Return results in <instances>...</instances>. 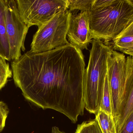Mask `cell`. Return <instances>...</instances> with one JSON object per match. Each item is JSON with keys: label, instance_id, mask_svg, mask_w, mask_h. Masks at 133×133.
<instances>
[{"label": "cell", "instance_id": "cell-1", "mask_svg": "<svg viewBox=\"0 0 133 133\" xmlns=\"http://www.w3.org/2000/svg\"><path fill=\"white\" fill-rule=\"evenodd\" d=\"M85 66L82 50L70 43L46 52L29 51L11 62L14 83L26 100L74 123L84 114Z\"/></svg>", "mask_w": 133, "mask_h": 133}, {"label": "cell", "instance_id": "cell-2", "mask_svg": "<svg viewBox=\"0 0 133 133\" xmlns=\"http://www.w3.org/2000/svg\"><path fill=\"white\" fill-rule=\"evenodd\" d=\"M91 38L107 42L118 36L133 21V1L112 0L89 11Z\"/></svg>", "mask_w": 133, "mask_h": 133}, {"label": "cell", "instance_id": "cell-3", "mask_svg": "<svg viewBox=\"0 0 133 133\" xmlns=\"http://www.w3.org/2000/svg\"><path fill=\"white\" fill-rule=\"evenodd\" d=\"M84 73V109L96 115L100 110L105 79L108 72V60L112 48L102 41L94 40Z\"/></svg>", "mask_w": 133, "mask_h": 133}, {"label": "cell", "instance_id": "cell-4", "mask_svg": "<svg viewBox=\"0 0 133 133\" xmlns=\"http://www.w3.org/2000/svg\"><path fill=\"white\" fill-rule=\"evenodd\" d=\"M71 13L69 9L61 12L38 27L33 36L30 51L46 52L70 43L66 40V36Z\"/></svg>", "mask_w": 133, "mask_h": 133}, {"label": "cell", "instance_id": "cell-5", "mask_svg": "<svg viewBox=\"0 0 133 133\" xmlns=\"http://www.w3.org/2000/svg\"><path fill=\"white\" fill-rule=\"evenodd\" d=\"M127 57L112 48L108 60V75L112 100L115 121L125 107L129 97L126 86Z\"/></svg>", "mask_w": 133, "mask_h": 133}, {"label": "cell", "instance_id": "cell-6", "mask_svg": "<svg viewBox=\"0 0 133 133\" xmlns=\"http://www.w3.org/2000/svg\"><path fill=\"white\" fill-rule=\"evenodd\" d=\"M22 20L29 28L39 27L68 9L67 0H16Z\"/></svg>", "mask_w": 133, "mask_h": 133}, {"label": "cell", "instance_id": "cell-7", "mask_svg": "<svg viewBox=\"0 0 133 133\" xmlns=\"http://www.w3.org/2000/svg\"><path fill=\"white\" fill-rule=\"evenodd\" d=\"M5 20L10 46L11 61L16 60L22 56L21 50H25V41L29 27L19 15L16 1L5 0Z\"/></svg>", "mask_w": 133, "mask_h": 133}, {"label": "cell", "instance_id": "cell-8", "mask_svg": "<svg viewBox=\"0 0 133 133\" xmlns=\"http://www.w3.org/2000/svg\"><path fill=\"white\" fill-rule=\"evenodd\" d=\"M67 36L71 45L81 50H88V47L93 41L90 30L89 12H81L77 15L71 13Z\"/></svg>", "mask_w": 133, "mask_h": 133}, {"label": "cell", "instance_id": "cell-9", "mask_svg": "<svg viewBox=\"0 0 133 133\" xmlns=\"http://www.w3.org/2000/svg\"><path fill=\"white\" fill-rule=\"evenodd\" d=\"M126 86L129 97L122 112L115 121L118 133L133 112V58L130 56L127 57Z\"/></svg>", "mask_w": 133, "mask_h": 133}, {"label": "cell", "instance_id": "cell-10", "mask_svg": "<svg viewBox=\"0 0 133 133\" xmlns=\"http://www.w3.org/2000/svg\"><path fill=\"white\" fill-rule=\"evenodd\" d=\"M6 3L0 0V56L6 61H11L10 46L5 24Z\"/></svg>", "mask_w": 133, "mask_h": 133}, {"label": "cell", "instance_id": "cell-11", "mask_svg": "<svg viewBox=\"0 0 133 133\" xmlns=\"http://www.w3.org/2000/svg\"><path fill=\"white\" fill-rule=\"evenodd\" d=\"M112 40L113 49L123 53L133 46V21Z\"/></svg>", "mask_w": 133, "mask_h": 133}, {"label": "cell", "instance_id": "cell-12", "mask_svg": "<svg viewBox=\"0 0 133 133\" xmlns=\"http://www.w3.org/2000/svg\"><path fill=\"white\" fill-rule=\"evenodd\" d=\"M95 115V119L102 133H118L113 116L101 110H99Z\"/></svg>", "mask_w": 133, "mask_h": 133}, {"label": "cell", "instance_id": "cell-13", "mask_svg": "<svg viewBox=\"0 0 133 133\" xmlns=\"http://www.w3.org/2000/svg\"><path fill=\"white\" fill-rule=\"evenodd\" d=\"M99 110L103 111L108 115L113 116L112 97L108 73L105 79L103 93Z\"/></svg>", "mask_w": 133, "mask_h": 133}, {"label": "cell", "instance_id": "cell-14", "mask_svg": "<svg viewBox=\"0 0 133 133\" xmlns=\"http://www.w3.org/2000/svg\"><path fill=\"white\" fill-rule=\"evenodd\" d=\"M94 0H67L68 9L70 12L75 10L90 11Z\"/></svg>", "mask_w": 133, "mask_h": 133}, {"label": "cell", "instance_id": "cell-15", "mask_svg": "<svg viewBox=\"0 0 133 133\" xmlns=\"http://www.w3.org/2000/svg\"><path fill=\"white\" fill-rule=\"evenodd\" d=\"M75 133H102L96 119L85 121L77 125Z\"/></svg>", "mask_w": 133, "mask_h": 133}, {"label": "cell", "instance_id": "cell-16", "mask_svg": "<svg viewBox=\"0 0 133 133\" xmlns=\"http://www.w3.org/2000/svg\"><path fill=\"white\" fill-rule=\"evenodd\" d=\"M6 61L0 56V90L5 86L8 79L12 76V71Z\"/></svg>", "mask_w": 133, "mask_h": 133}, {"label": "cell", "instance_id": "cell-17", "mask_svg": "<svg viewBox=\"0 0 133 133\" xmlns=\"http://www.w3.org/2000/svg\"><path fill=\"white\" fill-rule=\"evenodd\" d=\"M9 113V109L6 104L3 102L0 101V133L5 126Z\"/></svg>", "mask_w": 133, "mask_h": 133}, {"label": "cell", "instance_id": "cell-18", "mask_svg": "<svg viewBox=\"0 0 133 133\" xmlns=\"http://www.w3.org/2000/svg\"><path fill=\"white\" fill-rule=\"evenodd\" d=\"M119 133H133V112L125 122Z\"/></svg>", "mask_w": 133, "mask_h": 133}, {"label": "cell", "instance_id": "cell-19", "mask_svg": "<svg viewBox=\"0 0 133 133\" xmlns=\"http://www.w3.org/2000/svg\"><path fill=\"white\" fill-rule=\"evenodd\" d=\"M123 54L128 55L133 58V46L123 52Z\"/></svg>", "mask_w": 133, "mask_h": 133}, {"label": "cell", "instance_id": "cell-20", "mask_svg": "<svg viewBox=\"0 0 133 133\" xmlns=\"http://www.w3.org/2000/svg\"><path fill=\"white\" fill-rule=\"evenodd\" d=\"M52 133H66L63 131H61L58 127L54 126L52 128Z\"/></svg>", "mask_w": 133, "mask_h": 133}]
</instances>
